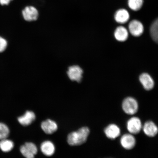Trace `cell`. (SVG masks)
Listing matches in <instances>:
<instances>
[{
	"label": "cell",
	"mask_w": 158,
	"mask_h": 158,
	"mask_svg": "<svg viewBox=\"0 0 158 158\" xmlns=\"http://www.w3.org/2000/svg\"><path fill=\"white\" fill-rule=\"evenodd\" d=\"M90 130L88 127H82L78 131L69 134L68 137V142L69 145L78 146L85 143L87 140Z\"/></svg>",
	"instance_id": "1"
},
{
	"label": "cell",
	"mask_w": 158,
	"mask_h": 158,
	"mask_svg": "<svg viewBox=\"0 0 158 158\" xmlns=\"http://www.w3.org/2000/svg\"><path fill=\"white\" fill-rule=\"evenodd\" d=\"M122 106L124 112L129 115H133L137 113L139 107L137 100L131 97L124 99Z\"/></svg>",
	"instance_id": "2"
},
{
	"label": "cell",
	"mask_w": 158,
	"mask_h": 158,
	"mask_svg": "<svg viewBox=\"0 0 158 158\" xmlns=\"http://www.w3.org/2000/svg\"><path fill=\"white\" fill-rule=\"evenodd\" d=\"M126 126L128 132L133 135L139 133L143 128L141 120L137 117L130 118L127 122Z\"/></svg>",
	"instance_id": "3"
},
{
	"label": "cell",
	"mask_w": 158,
	"mask_h": 158,
	"mask_svg": "<svg viewBox=\"0 0 158 158\" xmlns=\"http://www.w3.org/2000/svg\"><path fill=\"white\" fill-rule=\"evenodd\" d=\"M83 73V70L80 66L73 65L69 67L67 74L70 80L80 83L81 81Z\"/></svg>",
	"instance_id": "4"
},
{
	"label": "cell",
	"mask_w": 158,
	"mask_h": 158,
	"mask_svg": "<svg viewBox=\"0 0 158 158\" xmlns=\"http://www.w3.org/2000/svg\"><path fill=\"white\" fill-rule=\"evenodd\" d=\"M20 151L23 156L27 158H33L36 155L38 150L34 143H27L21 146Z\"/></svg>",
	"instance_id": "5"
},
{
	"label": "cell",
	"mask_w": 158,
	"mask_h": 158,
	"mask_svg": "<svg viewBox=\"0 0 158 158\" xmlns=\"http://www.w3.org/2000/svg\"><path fill=\"white\" fill-rule=\"evenodd\" d=\"M22 15L25 21L32 22L37 20L39 17V12L32 6L25 7L22 11Z\"/></svg>",
	"instance_id": "6"
},
{
	"label": "cell",
	"mask_w": 158,
	"mask_h": 158,
	"mask_svg": "<svg viewBox=\"0 0 158 158\" xmlns=\"http://www.w3.org/2000/svg\"><path fill=\"white\" fill-rule=\"evenodd\" d=\"M136 139L133 134H126L120 138V143L122 147L126 150H131L135 147Z\"/></svg>",
	"instance_id": "7"
},
{
	"label": "cell",
	"mask_w": 158,
	"mask_h": 158,
	"mask_svg": "<svg viewBox=\"0 0 158 158\" xmlns=\"http://www.w3.org/2000/svg\"><path fill=\"white\" fill-rule=\"evenodd\" d=\"M128 29L131 34L135 37L141 35L143 32L144 27L142 23L137 20H133L130 22L128 25Z\"/></svg>",
	"instance_id": "8"
},
{
	"label": "cell",
	"mask_w": 158,
	"mask_h": 158,
	"mask_svg": "<svg viewBox=\"0 0 158 158\" xmlns=\"http://www.w3.org/2000/svg\"><path fill=\"white\" fill-rule=\"evenodd\" d=\"M104 132L106 137L109 139H114L119 137L121 131L119 127L116 124H111L105 128Z\"/></svg>",
	"instance_id": "9"
},
{
	"label": "cell",
	"mask_w": 158,
	"mask_h": 158,
	"mask_svg": "<svg viewBox=\"0 0 158 158\" xmlns=\"http://www.w3.org/2000/svg\"><path fill=\"white\" fill-rule=\"evenodd\" d=\"M142 128L144 133L149 137H155L158 133V127L152 121H148L145 122Z\"/></svg>",
	"instance_id": "10"
},
{
	"label": "cell",
	"mask_w": 158,
	"mask_h": 158,
	"mask_svg": "<svg viewBox=\"0 0 158 158\" xmlns=\"http://www.w3.org/2000/svg\"><path fill=\"white\" fill-rule=\"evenodd\" d=\"M140 82L144 89L147 90L152 89L155 86V82L151 76L147 73H143L139 77Z\"/></svg>",
	"instance_id": "11"
},
{
	"label": "cell",
	"mask_w": 158,
	"mask_h": 158,
	"mask_svg": "<svg viewBox=\"0 0 158 158\" xmlns=\"http://www.w3.org/2000/svg\"><path fill=\"white\" fill-rule=\"evenodd\" d=\"M41 127L44 133L51 134L55 133L58 129V125L56 122L50 119L43 121L41 124Z\"/></svg>",
	"instance_id": "12"
},
{
	"label": "cell",
	"mask_w": 158,
	"mask_h": 158,
	"mask_svg": "<svg viewBox=\"0 0 158 158\" xmlns=\"http://www.w3.org/2000/svg\"><path fill=\"white\" fill-rule=\"evenodd\" d=\"M35 119V114L33 111H27L24 115L18 118L19 123L22 125L24 126L30 125Z\"/></svg>",
	"instance_id": "13"
},
{
	"label": "cell",
	"mask_w": 158,
	"mask_h": 158,
	"mask_svg": "<svg viewBox=\"0 0 158 158\" xmlns=\"http://www.w3.org/2000/svg\"><path fill=\"white\" fill-rule=\"evenodd\" d=\"M114 18L118 23L124 24L127 23L129 20L130 15L127 10L121 9L116 12Z\"/></svg>",
	"instance_id": "14"
},
{
	"label": "cell",
	"mask_w": 158,
	"mask_h": 158,
	"mask_svg": "<svg viewBox=\"0 0 158 158\" xmlns=\"http://www.w3.org/2000/svg\"><path fill=\"white\" fill-rule=\"evenodd\" d=\"M41 151L44 155L47 156H51L54 155L55 152V146L50 141H45L41 144Z\"/></svg>",
	"instance_id": "15"
},
{
	"label": "cell",
	"mask_w": 158,
	"mask_h": 158,
	"mask_svg": "<svg viewBox=\"0 0 158 158\" xmlns=\"http://www.w3.org/2000/svg\"><path fill=\"white\" fill-rule=\"evenodd\" d=\"M114 35L118 41L123 42L127 40L128 38V31L125 27L119 26L114 31Z\"/></svg>",
	"instance_id": "16"
},
{
	"label": "cell",
	"mask_w": 158,
	"mask_h": 158,
	"mask_svg": "<svg viewBox=\"0 0 158 158\" xmlns=\"http://www.w3.org/2000/svg\"><path fill=\"white\" fill-rule=\"evenodd\" d=\"M14 147V143L11 140L5 139L0 141V149L4 152H9L13 149Z\"/></svg>",
	"instance_id": "17"
},
{
	"label": "cell",
	"mask_w": 158,
	"mask_h": 158,
	"mask_svg": "<svg viewBox=\"0 0 158 158\" xmlns=\"http://www.w3.org/2000/svg\"><path fill=\"white\" fill-rule=\"evenodd\" d=\"M150 31L152 39L158 44V18L152 23Z\"/></svg>",
	"instance_id": "18"
},
{
	"label": "cell",
	"mask_w": 158,
	"mask_h": 158,
	"mask_svg": "<svg viewBox=\"0 0 158 158\" xmlns=\"http://www.w3.org/2000/svg\"><path fill=\"white\" fill-rule=\"evenodd\" d=\"M143 4V0H128V7L134 11H137L141 9Z\"/></svg>",
	"instance_id": "19"
},
{
	"label": "cell",
	"mask_w": 158,
	"mask_h": 158,
	"mask_svg": "<svg viewBox=\"0 0 158 158\" xmlns=\"http://www.w3.org/2000/svg\"><path fill=\"white\" fill-rule=\"evenodd\" d=\"M9 134L8 127L4 123H0V139H6L9 137Z\"/></svg>",
	"instance_id": "20"
},
{
	"label": "cell",
	"mask_w": 158,
	"mask_h": 158,
	"mask_svg": "<svg viewBox=\"0 0 158 158\" xmlns=\"http://www.w3.org/2000/svg\"><path fill=\"white\" fill-rule=\"evenodd\" d=\"M7 44L6 40L0 36V53L6 50Z\"/></svg>",
	"instance_id": "21"
},
{
	"label": "cell",
	"mask_w": 158,
	"mask_h": 158,
	"mask_svg": "<svg viewBox=\"0 0 158 158\" xmlns=\"http://www.w3.org/2000/svg\"><path fill=\"white\" fill-rule=\"evenodd\" d=\"M13 0H0V4L3 6L8 5Z\"/></svg>",
	"instance_id": "22"
}]
</instances>
